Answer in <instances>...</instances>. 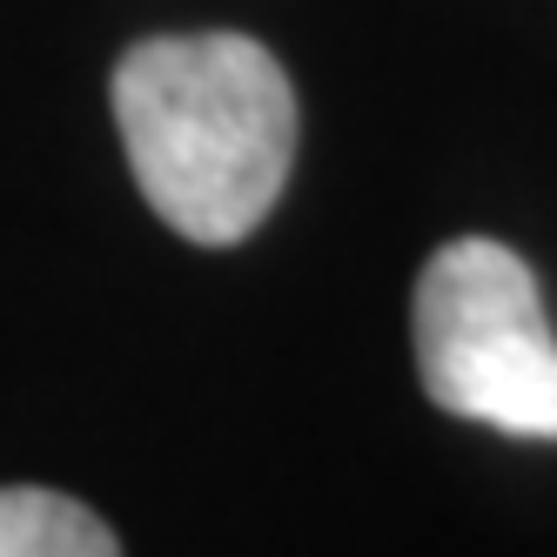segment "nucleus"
<instances>
[{"mask_svg":"<svg viewBox=\"0 0 557 557\" xmlns=\"http://www.w3.org/2000/svg\"><path fill=\"white\" fill-rule=\"evenodd\" d=\"M114 550H122V537L88 504L41 484L0 491V557H114Z\"/></svg>","mask_w":557,"mask_h":557,"instance_id":"7ed1b4c3","label":"nucleus"},{"mask_svg":"<svg viewBox=\"0 0 557 557\" xmlns=\"http://www.w3.org/2000/svg\"><path fill=\"white\" fill-rule=\"evenodd\" d=\"M135 188L182 243L235 249L296 162V88L249 34H154L114 67Z\"/></svg>","mask_w":557,"mask_h":557,"instance_id":"f257e3e1","label":"nucleus"},{"mask_svg":"<svg viewBox=\"0 0 557 557\" xmlns=\"http://www.w3.org/2000/svg\"><path fill=\"white\" fill-rule=\"evenodd\" d=\"M417 376L436 410L557 444V336L524 256L484 235L444 243L417 275Z\"/></svg>","mask_w":557,"mask_h":557,"instance_id":"f03ea898","label":"nucleus"}]
</instances>
